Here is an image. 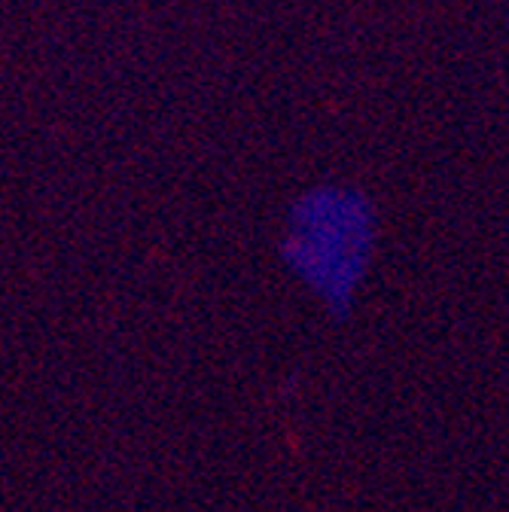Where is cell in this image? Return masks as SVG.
<instances>
[{
  "label": "cell",
  "mask_w": 509,
  "mask_h": 512,
  "mask_svg": "<svg viewBox=\"0 0 509 512\" xmlns=\"http://www.w3.org/2000/svg\"><path fill=\"white\" fill-rule=\"evenodd\" d=\"M378 208L345 180L305 186L278 229V260L287 278L330 320H348L369 284L378 250Z\"/></svg>",
  "instance_id": "cell-1"
}]
</instances>
